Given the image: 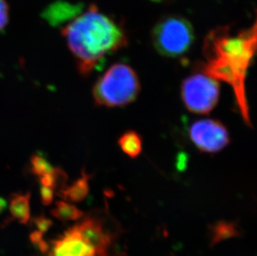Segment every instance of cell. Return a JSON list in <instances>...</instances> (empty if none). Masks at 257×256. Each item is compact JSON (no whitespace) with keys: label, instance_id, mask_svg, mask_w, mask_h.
Listing matches in <instances>:
<instances>
[{"label":"cell","instance_id":"8fae6325","mask_svg":"<svg viewBox=\"0 0 257 256\" xmlns=\"http://www.w3.org/2000/svg\"><path fill=\"white\" fill-rule=\"evenodd\" d=\"M89 176L84 172L82 177L77 180L73 185L61 189L59 196L65 199L66 201H72L75 203L83 201L89 192Z\"/></svg>","mask_w":257,"mask_h":256},{"label":"cell","instance_id":"8992f818","mask_svg":"<svg viewBox=\"0 0 257 256\" xmlns=\"http://www.w3.org/2000/svg\"><path fill=\"white\" fill-rule=\"evenodd\" d=\"M190 139L200 151L216 153L230 143V137L226 126L214 119L196 121L189 128Z\"/></svg>","mask_w":257,"mask_h":256},{"label":"cell","instance_id":"d6986e66","mask_svg":"<svg viewBox=\"0 0 257 256\" xmlns=\"http://www.w3.org/2000/svg\"><path fill=\"white\" fill-rule=\"evenodd\" d=\"M43 235H44L43 233L39 231V230H35V231L33 232V233H31V234H30V240H31L33 244H35L37 246H39V244H40L41 242L44 241Z\"/></svg>","mask_w":257,"mask_h":256},{"label":"cell","instance_id":"3957f363","mask_svg":"<svg viewBox=\"0 0 257 256\" xmlns=\"http://www.w3.org/2000/svg\"><path fill=\"white\" fill-rule=\"evenodd\" d=\"M140 89L136 72L125 63H115L97 79L92 95L97 106L116 107L135 101Z\"/></svg>","mask_w":257,"mask_h":256},{"label":"cell","instance_id":"7c38bea8","mask_svg":"<svg viewBox=\"0 0 257 256\" xmlns=\"http://www.w3.org/2000/svg\"><path fill=\"white\" fill-rule=\"evenodd\" d=\"M118 145L121 151L131 158L139 157L143 150V140L139 133L127 131L118 139Z\"/></svg>","mask_w":257,"mask_h":256},{"label":"cell","instance_id":"277c9868","mask_svg":"<svg viewBox=\"0 0 257 256\" xmlns=\"http://www.w3.org/2000/svg\"><path fill=\"white\" fill-rule=\"evenodd\" d=\"M194 38L191 23L178 15L162 18L152 32V40L156 50L168 58L184 55L192 47Z\"/></svg>","mask_w":257,"mask_h":256},{"label":"cell","instance_id":"9c48e42d","mask_svg":"<svg viewBox=\"0 0 257 256\" xmlns=\"http://www.w3.org/2000/svg\"><path fill=\"white\" fill-rule=\"evenodd\" d=\"M83 5H72L68 2H56L44 11V17L53 25H60L79 15Z\"/></svg>","mask_w":257,"mask_h":256},{"label":"cell","instance_id":"ba28073f","mask_svg":"<svg viewBox=\"0 0 257 256\" xmlns=\"http://www.w3.org/2000/svg\"><path fill=\"white\" fill-rule=\"evenodd\" d=\"M94 254V249L70 228L63 236L53 242L51 256H87Z\"/></svg>","mask_w":257,"mask_h":256},{"label":"cell","instance_id":"6da1fadb","mask_svg":"<svg viewBox=\"0 0 257 256\" xmlns=\"http://www.w3.org/2000/svg\"><path fill=\"white\" fill-rule=\"evenodd\" d=\"M256 49V25L232 35L227 28L214 29L204 42V56L207 63L201 70L216 81L228 83L235 93L243 120L250 123L245 93V77Z\"/></svg>","mask_w":257,"mask_h":256},{"label":"cell","instance_id":"4fadbf2b","mask_svg":"<svg viewBox=\"0 0 257 256\" xmlns=\"http://www.w3.org/2000/svg\"><path fill=\"white\" fill-rule=\"evenodd\" d=\"M54 217L61 221H75L83 217V212L75 205L68 203L67 201H58L51 210Z\"/></svg>","mask_w":257,"mask_h":256},{"label":"cell","instance_id":"52a82bcc","mask_svg":"<svg viewBox=\"0 0 257 256\" xmlns=\"http://www.w3.org/2000/svg\"><path fill=\"white\" fill-rule=\"evenodd\" d=\"M71 228L94 249L95 255L108 256L112 238L101 221L87 217Z\"/></svg>","mask_w":257,"mask_h":256},{"label":"cell","instance_id":"7a4b0ae2","mask_svg":"<svg viewBox=\"0 0 257 256\" xmlns=\"http://www.w3.org/2000/svg\"><path fill=\"white\" fill-rule=\"evenodd\" d=\"M62 34L83 76L92 72L106 56L127 44L124 29L94 5L68 24Z\"/></svg>","mask_w":257,"mask_h":256},{"label":"cell","instance_id":"5bb4252c","mask_svg":"<svg viewBox=\"0 0 257 256\" xmlns=\"http://www.w3.org/2000/svg\"><path fill=\"white\" fill-rule=\"evenodd\" d=\"M211 244L215 245L225 239L236 236L238 230L234 223L220 221L211 228Z\"/></svg>","mask_w":257,"mask_h":256},{"label":"cell","instance_id":"e0dca14e","mask_svg":"<svg viewBox=\"0 0 257 256\" xmlns=\"http://www.w3.org/2000/svg\"><path fill=\"white\" fill-rule=\"evenodd\" d=\"M34 223L38 228V230L43 234L48 231L52 225V220L45 217L44 215H40L39 217L35 218Z\"/></svg>","mask_w":257,"mask_h":256},{"label":"cell","instance_id":"5b68a950","mask_svg":"<svg viewBox=\"0 0 257 256\" xmlns=\"http://www.w3.org/2000/svg\"><path fill=\"white\" fill-rule=\"evenodd\" d=\"M182 101L190 111L208 114L218 102L220 85L218 81L204 73L197 72L183 81L181 88Z\"/></svg>","mask_w":257,"mask_h":256},{"label":"cell","instance_id":"ac0fdd59","mask_svg":"<svg viewBox=\"0 0 257 256\" xmlns=\"http://www.w3.org/2000/svg\"><path fill=\"white\" fill-rule=\"evenodd\" d=\"M9 17V8L5 0H0V30L6 25Z\"/></svg>","mask_w":257,"mask_h":256},{"label":"cell","instance_id":"30bf717a","mask_svg":"<svg viewBox=\"0 0 257 256\" xmlns=\"http://www.w3.org/2000/svg\"><path fill=\"white\" fill-rule=\"evenodd\" d=\"M30 193L13 194L10 198V210L13 219L26 225L30 220Z\"/></svg>","mask_w":257,"mask_h":256},{"label":"cell","instance_id":"2e32d148","mask_svg":"<svg viewBox=\"0 0 257 256\" xmlns=\"http://www.w3.org/2000/svg\"><path fill=\"white\" fill-rule=\"evenodd\" d=\"M40 196L43 204L45 205H49L54 201V189L49 186H42L40 189Z\"/></svg>","mask_w":257,"mask_h":256},{"label":"cell","instance_id":"9a60e30c","mask_svg":"<svg viewBox=\"0 0 257 256\" xmlns=\"http://www.w3.org/2000/svg\"><path fill=\"white\" fill-rule=\"evenodd\" d=\"M54 168L44 157L34 155L31 158V172L33 174L42 177L54 172Z\"/></svg>","mask_w":257,"mask_h":256},{"label":"cell","instance_id":"ffe728a7","mask_svg":"<svg viewBox=\"0 0 257 256\" xmlns=\"http://www.w3.org/2000/svg\"><path fill=\"white\" fill-rule=\"evenodd\" d=\"M6 203H5V200L0 198V213L2 212L3 210H5Z\"/></svg>","mask_w":257,"mask_h":256},{"label":"cell","instance_id":"44dd1931","mask_svg":"<svg viewBox=\"0 0 257 256\" xmlns=\"http://www.w3.org/2000/svg\"><path fill=\"white\" fill-rule=\"evenodd\" d=\"M87 256H96V255H94V254H90V255H87Z\"/></svg>","mask_w":257,"mask_h":256}]
</instances>
